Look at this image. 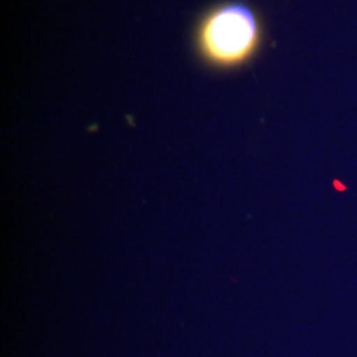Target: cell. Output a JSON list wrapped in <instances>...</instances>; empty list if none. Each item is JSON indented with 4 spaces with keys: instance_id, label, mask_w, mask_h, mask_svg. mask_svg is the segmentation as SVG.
Segmentation results:
<instances>
[{
    "instance_id": "1",
    "label": "cell",
    "mask_w": 357,
    "mask_h": 357,
    "mask_svg": "<svg viewBox=\"0 0 357 357\" xmlns=\"http://www.w3.org/2000/svg\"><path fill=\"white\" fill-rule=\"evenodd\" d=\"M200 41L206 56L217 64L245 61L259 41L255 13L243 4H227L211 13L202 28Z\"/></svg>"
}]
</instances>
